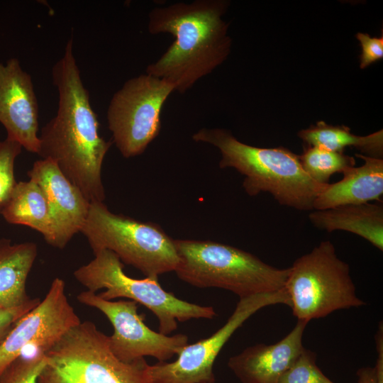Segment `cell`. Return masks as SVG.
<instances>
[{"mask_svg":"<svg viewBox=\"0 0 383 383\" xmlns=\"http://www.w3.org/2000/svg\"><path fill=\"white\" fill-rule=\"evenodd\" d=\"M58 91L57 113L41 129L42 159L52 161L91 202H104L102 164L111 146L99 133V123L84 87L73 52V39L52 69Z\"/></svg>","mask_w":383,"mask_h":383,"instance_id":"cell-1","label":"cell"},{"mask_svg":"<svg viewBox=\"0 0 383 383\" xmlns=\"http://www.w3.org/2000/svg\"><path fill=\"white\" fill-rule=\"evenodd\" d=\"M228 5L223 0H196L152 9L149 33H170L174 40L146 73L166 79L183 94L212 72L231 51L228 26L223 19Z\"/></svg>","mask_w":383,"mask_h":383,"instance_id":"cell-2","label":"cell"},{"mask_svg":"<svg viewBox=\"0 0 383 383\" xmlns=\"http://www.w3.org/2000/svg\"><path fill=\"white\" fill-rule=\"evenodd\" d=\"M192 139L217 148L221 154L219 167L233 168L243 175V187L250 196L267 192L281 205L311 211L328 185L313 181L304 170L299 155L285 148L254 147L219 128H203Z\"/></svg>","mask_w":383,"mask_h":383,"instance_id":"cell-3","label":"cell"},{"mask_svg":"<svg viewBox=\"0 0 383 383\" xmlns=\"http://www.w3.org/2000/svg\"><path fill=\"white\" fill-rule=\"evenodd\" d=\"M179 279L198 288H220L239 298L279 291L289 268L279 269L240 248L211 240H174Z\"/></svg>","mask_w":383,"mask_h":383,"instance_id":"cell-4","label":"cell"},{"mask_svg":"<svg viewBox=\"0 0 383 383\" xmlns=\"http://www.w3.org/2000/svg\"><path fill=\"white\" fill-rule=\"evenodd\" d=\"M40 352L47 362L38 383H152L145 360H118L109 335L91 321H81Z\"/></svg>","mask_w":383,"mask_h":383,"instance_id":"cell-5","label":"cell"},{"mask_svg":"<svg viewBox=\"0 0 383 383\" xmlns=\"http://www.w3.org/2000/svg\"><path fill=\"white\" fill-rule=\"evenodd\" d=\"M94 253L113 252L145 277L174 272L179 257L174 240L158 225L116 214L104 202H91L81 231Z\"/></svg>","mask_w":383,"mask_h":383,"instance_id":"cell-6","label":"cell"},{"mask_svg":"<svg viewBox=\"0 0 383 383\" xmlns=\"http://www.w3.org/2000/svg\"><path fill=\"white\" fill-rule=\"evenodd\" d=\"M74 276L88 291L96 293L104 289L97 294L104 299L125 298L145 306L155 314L159 332L165 335L174 331L178 322L216 316L212 306L190 303L165 291L158 277L138 279L128 276L120 259L108 250L94 253V258L76 270Z\"/></svg>","mask_w":383,"mask_h":383,"instance_id":"cell-7","label":"cell"},{"mask_svg":"<svg viewBox=\"0 0 383 383\" xmlns=\"http://www.w3.org/2000/svg\"><path fill=\"white\" fill-rule=\"evenodd\" d=\"M284 288L293 315L309 323L340 309L360 307L349 265L340 260L330 240L321 241L289 267Z\"/></svg>","mask_w":383,"mask_h":383,"instance_id":"cell-8","label":"cell"},{"mask_svg":"<svg viewBox=\"0 0 383 383\" xmlns=\"http://www.w3.org/2000/svg\"><path fill=\"white\" fill-rule=\"evenodd\" d=\"M174 91L170 82L145 73L127 80L113 95L108 126L123 157L142 154L158 135L162 109Z\"/></svg>","mask_w":383,"mask_h":383,"instance_id":"cell-9","label":"cell"},{"mask_svg":"<svg viewBox=\"0 0 383 383\" xmlns=\"http://www.w3.org/2000/svg\"><path fill=\"white\" fill-rule=\"evenodd\" d=\"M290 306L284 288L239 298L235 310L226 323L206 338L186 345L172 362H158L149 365L152 383H215V360L233 333L260 309L275 304Z\"/></svg>","mask_w":383,"mask_h":383,"instance_id":"cell-10","label":"cell"},{"mask_svg":"<svg viewBox=\"0 0 383 383\" xmlns=\"http://www.w3.org/2000/svg\"><path fill=\"white\" fill-rule=\"evenodd\" d=\"M77 300L102 312L113 328L109 336L113 354L120 360L131 362L152 357L158 362H166L177 355L188 344V336L178 333L165 335L150 328L138 313V303L132 300H106L95 292L84 291Z\"/></svg>","mask_w":383,"mask_h":383,"instance_id":"cell-11","label":"cell"},{"mask_svg":"<svg viewBox=\"0 0 383 383\" xmlns=\"http://www.w3.org/2000/svg\"><path fill=\"white\" fill-rule=\"evenodd\" d=\"M80 322L68 301L65 282L55 278L45 298L15 323L0 344V374L27 347L43 351Z\"/></svg>","mask_w":383,"mask_h":383,"instance_id":"cell-12","label":"cell"},{"mask_svg":"<svg viewBox=\"0 0 383 383\" xmlns=\"http://www.w3.org/2000/svg\"><path fill=\"white\" fill-rule=\"evenodd\" d=\"M0 123L6 131V138L38 154V99L31 76L15 57L0 62Z\"/></svg>","mask_w":383,"mask_h":383,"instance_id":"cell-13","label":"cell"},{"mask_svg":"<svg viewBox=\"0 0 383 383\" xmlns=\"http://www.w3.org/2000/svg\"><path fill=\"white\" fill-rule=\"evenodd\" d=\"M28 176L40 186L48 201L55 229L52 246L64 248L80 232L90 202L50 160L35 161Z\"/></svg>","mask_w":383,"mask_h":383,"instance_id":"cell-14","label":"cell"},{"mask_svg":"<svg viewBox=\"0 0 383 383\" xmlns=\"http://www.w3.org/2000/svg\"><path fill=\"white\" fill-rule=\"evenodd\" d=\"M307 323L297 321L294 328L276 343L248 347L231 357L228 367L241 383H277L304 348L302 338Z\"/></svg>","mask_w":383,"mask_h":383,"instance_id":"cell-15","label":"cell"},{"mask_svg":"<svg viewBox=\"0 0 383 383\" xmlns=\"http://www.w3.org/2000/svg\"><path fill=\"white\" fill-rule=\"evenodd\" d=\"M355 155L364 161L357 167H352L343 172V179L328 184L316 196L314 210L336 206L360 204L372 201H382L383 194V160L362 154Z\"/></svg>","mask_w":383,"mask_h":383,"instance_id":"cell-16","label":"cell"},{"mask_svg":"<svg viewBox=\"0 0 383 383\" xmlns=\"http://www.w3.org/2000/svg\"><path fill=\"white\" fill-rule=\"evenodd\" d=\"M316 228L328 232L345 231L357 235L383 250V206L382 203H365L315 210L309 215Z\"/></svg>","mask_w":383,"mask_h":383,"instance_id":"cell-17","label":"cell"},{"mask_svg":"<svg viewBox=\"0 0 383 383\" xmlns=\"http://www.w3.org/2000/svg\"><path fill=\"white\" fill-rule=\"evenodd\" d=\"M37 254L35 243L12 245L10 240L0 239V308L18 306L30 299L26 280Z\"/></svg>","mask_w":383,"mask_h":383,"instance_id":"cell-18","label":"cell"},{"mask_svg":"<svg viewBox=\"0 0 383 383\" xmlns=\"http://www.w3.org/2000/svg\"><path fill=\"white\" fill-rule=\"evenodd\" d=\"M1 214L9 223L28 226L53 245L55 229L46 197L33 180L17 182Z\"/></svg>","mask_w":383,"mask_h":383,"instance_id":"cell-19","label":"cell"},{"mask_svg":"<svg viewBox=\"0 0 383 383\" xmlns=\"http://www.w3.org/2000/svg\"><path fill=\"white\" fill-rule=\"evenodd\" d=\"M299 137L308 145L317 146L335 152H343L346 147H355L364 155L382 159V130L365 136L356 135L343 126H331L324 121L301 130Z\"/></svg>","mask_w":383,"mask_h":383,"instance_id":"cell-20","label":"cell"},{"mask_svg":"<svg viewBox=\"0 0 383 383\" xmlns=\"http://www.w3.org/2000/svg\"><path fill=\"white\" fill-rule=\"evenodd\" d=\"M301 165L306 174L316 182L329 184L331 177L337 172H343L355 165L353 157L317 146L308 145L299 155Z\"/></svg>","mask_w":383,"mask_h":383,"instance_id":"cell-21","label":"cell"},{"mask_svg":"<svg viewBox=\"0 0 383 383\" xmlns=\"http://www.w3.org/2000/svg\"><path fill=\"white\" fill-rule=\"evenodd\" d=\"M316 360V353L304 348L277 383H334L321 372Z\"/></svg>","mask_w":383,"mask_h":383,"instance_id":"cell-22","label":"cell"},{"mask_svg":"<svg viewBox=\"0 0 383 383\" xmlns=\"http://www.w3.org/2000/svg\"><path fill=\"white\" fill-rule=\"evenodd\" d=\"M47 362L43 353L32 357H19L0 374V383H38V377Z\"/></svg>","mask_w":383,"mask_h":383,"instance_id":"cell-23","label":"cell"},{"mask_svg":"<svg viewBox=\"0 0 383 383\" xmlns=\"http://www.w3.org/2000/svg\"><path fill=\"white\" fill-rule=\"evenodd\" d=\"M21 149V145L6 138L0 140V213L17 183L14 165Z\"/></svg>","mask_w":383,"mask_h":383,"instance_id":"cell-24","label":"cell"},{"mask_svg":"<svg viewBox=\"0 0 383 383\" xmlns=\"http://www.w3.org/2000/svg\"><path fill=\"white\" fill-rule=\"evenodd\" d=\"M40 300L29 299L23 304L11 308H0V344L4 340L15 323L26 313L36 306Z\"/></svg>","mask_w":383,"mask_h":383,"instance_id":"cell-25","label":"cell"},{"mask_svg":"<svg viewBox=\"0 0 383 383\" xmlns=\"http://www.w3.org/2000/svg\"><path fill=\"white\" fill-rule=\"evenodd\" d=\"M362 52L360 55V68L364 69L372 63L383 57V37H371L369 34L358 33Z\"/></svg>","mask_w":383,"mask_h":383,"instance_id":"cell-26","label":"cell"},{"mask_svg":"<svg viewBox=\"0 0 383 383\" xmlns=\"http://www.w3.org/2000/svg\"><path fill=\"white\" fill-rule=\"evenodd\" d=\"M380 326L375 335L378 357L376 365L374 367L376 370L379 383H383V333L382 323H380Z\"/></svg>","mask_w":383,"mask_h":383,"instance_id":"cell-27","label":"cell"},{"mask_svg":"<svg viewBox=\"0 0 383 383\" xmlns=\"http://www.w3.org/2000/svg\"><path fill=\"white\" fill-rule=\"evenodd\" d=\"M357 383H379L374 367H364L357 371Z\"/></svg>","mask_w":383,"mask_h":383,"instance_id":"cell-28","label":"cell"}]
</instances>
